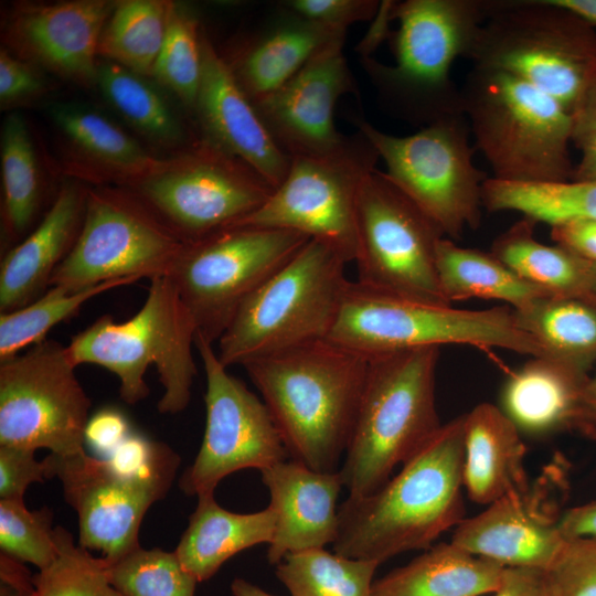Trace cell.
Here are the masks:
<instances>
[{"mask_svg":"<svg viewBox=\"0 0 596 596\" xmlns=\"http://www.w3.org/2000/svg\"><path fill=\"white\" fill-rule=\"evenodd\" d=\"M464 422L465 414L443 424L382 487L341 503L336 553L381 565L429 549L464 520Z\"/></svg>","mask_w":596,"mask_h":596,"instance_id":"obj_1","label":"cell"},{"mask_svg":"<svg viewBox=\"0 0 596 596\" xmlns=\"http://www.w3.org/2000/svg\"><path fill=\"white\" fill-rule=\"evenodd\" d=\"M244 368L290 459L316 471H338L355 422L368 358L322 339Z\"/></svg>","mask_w":596,"mask_h":596,"instance_id":"obj_2","label":"cell"},{"mask_svg":"<svg viewBox=\"0 0 596 596\" xmlns=\"http://www.w3.org/2000/svg\"><path fill=\"white\" fill-rule=\"evenodd\" d=\"M391 36L395 63L362 56V65L385 108L397 118L427 126L465 115L461 88L451 78L487 15V0H406L393 2Z\"/></svg>","mask_w":596,"mask_h":596,"instance_id":"obj_3","label":"cell"},{"mask_svg":"<svg viewBox=\"0 0 596 596\" xmlns=\"http://www.w3.org/2000/svg\"><path fill=\"white\" fill-rule=\"evenodd\" d=\"M438 347L368 358L352 434L340 466L348 497L371 494L441 427L435 401Z\"/></svg>","mask_w":596,"mask_h":596,"instance_id":"obj_4","label":"cell"},{"mask_svg":"<svg viewBox=\"0 0 596 596\" xmlns=\"http://www.w3.org/2000/svg\"><path fill=\"white\" fill-rule=\"evenodd\" d=\"M149 280L146 300L131 318L116 322L110 315L102 316L66 348L76 368L96 364L114 373L120 398L129 405L149 395L145 374L156 365L163 387L158 411L178 414L191 400L196 328L169 277Z\"/></svg>","mask_w":596,"mask_h":596,"instance_id":"obj_5","label":"cell"},{"mask_svg":"<svg viewBox=\"0 0 596 596\" xmlns=\"http://www.w3.org/2000/svg\"><path fill=\"white\" fill-rule=\"evenodd\" d=\"M464 114L475 148L494 179H572V115L553 97L502 71L476 67L462 84Z\"/></svg>","mask_w":596,"mask_h":596,"instance_id":"obj_6","label":"cell"},{"mask_svg":"<svg viewBox=\"0 0 596 596\" xmlns=\"http://www.w3.org/2000/svg\"><path fill=\"white\" fill-rule=\"evenodd\" d=\"M347 264L333 247L310 238L241 304L219 339L221 363L244 366L327 339L350 283Z\"/></svg>","mask_w":596,"mask_h":596,"instance_id":"obj_7","label":"cell"},{"mask_svg":"<svg viewBox=\"0 0 596 596\" xmlns=\"http://www.w3.org/2000/svg\"><path fill=\"white\" fill-rule=\"evenodd\" d=\"M464 58L531 84L572 115L596 66V31L554 0H487Z\"/></svg>","mask_w":596,"mask_h":596,"instance_id":"obj_8","label":"cell"},{"mask_svg":"<svg viewBox=\"0 0 596 596\" xmlns=\"http://www.w3.org/2000/svg\"><path fill=\"white\" fill-rule=\"evenodd\" d=\"M327 339L365 358L444 344L545 356L509 306L457 309L386 295L356 281L349 283Z\"/></svg>","mask_w":596,"mask_h":596,"instance_id":"obj_9","label":"cell"},{"mask_svg":"<svg viewBox=\"0 0 596 596\" xmlns=\"http://www.w3.org/2000/svg\"><path fill=\"white\" fill-rule=\"evenodd\" d=\"M385 162L387 178L451 241L480 224L488 175L473 163L465 115L448 117L408 136L383 132L353 119Z\"/></svg>","mask_w":596,"mask_h":596,"instance_id":"obj_10","label":"cell"},{"mask_svg":"<svg viewBox=\"0 0 596 596\" xmlns=\"http://www.w3.org/2000/svg\"><path fill=\"white\" fill-rule=\"evenodd\" d=\"M309 240L290 230L234 226L185 243L166 276L195 334L219 341L241 304Z\"/></svg>","mask_w":596,"mask_h":596,"instance_id":"obj_11","label":"cell"},{"mask_svg":"<svg viewBox=\"0 0 596 596\" xmlns=\"http://www.w3.org/2000/svg\"><path fill=\"white\" fill-rule=\"evenodd\" d=\"M356 283L386 295L451 306L438 279V226L385 174L363 180L356 203Z\"/></svg>","mask_w":596,"mask_h":596,"instance_id":"obj_12","label":"cell"},{"mask_svg":"<svg viewBox=\"0 0 596 596\" xmlns=\"http://www.w3.org/2000/svg\"><path fill=\"white\" fill-rule=\"evenodd\" d=\"M184 245L137 194L89 190L77 240L50 286L76 290L121 278L166 276Z\"/></svg>","mask_w":596,"mask_h":596,"instance_id":"obj_13","label":"cell"},{"mask_svg":"<svg viewBox=\"0 0 596 596\" xmlns=\"http://www.w3.org/2000/svg\"><path fill=\"white\" fill-rule=\"evenodd\" d=\"M66 345L44 339L0 362V446L84 451L91 400Z\"/></svg>","mask_w":596,"mask_h":596,"instance_id":"obj_14","label":"cell"},{"mask_svg":"<svg viewBox=\"0 0 596 596\" xmlns=\"http://www.w3.org/2000/svg\"><path fill=\"white\" fill-rule=\"evenodd\" d=\"M45 477L61 480L65 501L78 517V544L99 551L107 564L132 552L148 509L168 492L180 457L172 450L140 473L119 471L107 458L81 451L50 454L43 460Z\"/></svg>","mask_w":596,"mask_h":596,"instance_id":"obj_15","label":"cell"},{"mask_svg":"<svg viewBox=\"0 0 596 596\" xmlns=\"http://www.w3.org/2000/svg\"><path fill=\"white\" fill-rule=\"evenodd\" d=\"M379 158L360 131L355 143L343 153L291 158L284 181L259 209L234 226L299 232L327 243L348 263L353 262L358 247V195L364 178L376 169Z\"/></svg>","mask_w":596,"mask_h":596,"instance_id":"obj_16","label":"cell"},{"mask_svg":"<svg viewBox=\"0 0 596 596\" xmlns=\"http://www.w3.org/2000/svg\"><path fill=\"white\" fill-rule=\"evenodd\" d=\"M137 185V195L185 243L234 226L274 191L253 168L210 140Z\"/></svg>","mask_w":596,"mask_h":596,"instance_id":"obj_17","label":"cell"},{"mask_svg":"<svg viewBox=\"0 0 596 596\" xmlns=\"http://www.w3.org/2000/svg\"><path fill=\"white\" fill-rule=\"evenodd\" d=\"M206 377L205 429L199 453L182 473L187 496L214 494L222 479L254 468L259 471L286 460L288 453L264 401L228 373L213 343L195 334Z\"/></svg>","mask_w":596,"mask_h":596,"instance_id":"obj_18","label":"cell"},{"mask_svg":"<svg viewBox=\"0 0 596 596\" xmlns=\"http://www.w3.org/2000/svg\"><path fill=\"white\" fill-rule=\"evenodd\" d=\"M343 43L344 38L332 41L284 85L253 102L269 134L290 159L337 156L358 139V134L339 132L333 118L338 99L358 94Z\"/></svg>","mask_w":596,"mask_h":596,"instance_id":"obj_19","label":"cell"},{"mask_svg":"<svg viewBox=\"0 0 596 596\" xmlns=\"http://www.w3.org/2000/svg\"><path fill=\"white\" fill-rule=\"evenodd\" d=\"M561 482L555 468L546 469L533 486L464 519L451 542L503 567L549 572L566 543L560 529Z\"/></svg>","mask_w":596,"mask_h":596,"instance_id":"obj_20","label":"cell"},{"mask_svg":"<svg viewBox=\"0 0 596 596\" xmlns=\"http://www.w3.org/2000/svg\"><path fill=\"white\" fill-rule=\"evenodd\" d=\"M207 140L242 160L277 188L291 159L276 143L227 62L202 38V75L196 98Z\"/></svg>","mask_w":596,"mask_h":596,"instance_id":"obj_21","label":"cell"},{"mask_svg":"<svg viewBox=\"0 0 596 596\" xmlns=\"http://www.w3.org/2000/svg\"><path fill=\"white\" fill-rule=\"evenodd\" d=\"M276 515L267 560L278 565L296 552L333 544L338 533V498L344 488L340 471H316L284 460L260 471Z\"/></svg>","mask_w":596,"mask_h":596,"instance_id":"obj_22","label":"cell"},{"mask_svg":"<svg viewBox=\"0 0 596 596\" xmlns=\"http://www.w3.org/2000/svg\"><path fill=\"white\" fill-rule=\"evenodd\" d=\"M87 191L66 183L39 225L9 249L0 264V311L26 306L50 287L51 278L79 234Z\"/></svg>","mask_w":596,"mask_h":596,"instance_id":"obj_23","label":"cell"},{"mask_svg":"<svg viewBox=\"0 0 596 596\" xmlns=\"http://www.w3.org/2000/svg\"><path fill=\"white\" fill-rule=\"evenodd\" d=\"M589 374L547 356H531L504 381L498 406L522 435L584 434Z\"/></svg>","mask_w":596,"mask_h":596,"instance_id":"obj_24","label":"cell"},{"mask_svg":"<svg viewBox=\"0 0 596 596\" xmlns=\"http://www.w3.org/2000/svg\"><path fill=\"white\" fill-rule=\"evenodd\" d=\"M115 6L103 0L29 6L17 14L14 31L50 67L79 82L96 81L99 41Z\"/></svg>","mask_w":596,"mask_h":596,"instance_id":"obj_25","label":"cell"},{"mask_svg":"<svg viewBox=\"0 0 596 596\" xmlns=\"http://www.w3.org/2000/svg\"><path fill=\"white\" fill-rule=\"evenodd\" d=\"M464 429V488L470 500L488 505L530 486L522 434L498 405H476L465 414Z\"/></svg>","mask_w":596,"mask_h":596,"instance_id":"obj_26","label":"cell"},{"mask_svg":"<svg viewBox=\"0 0 596 596\" xmlns=\"http://www.w3.org/2000/svg\"><path fill=\"white\" fill-rule=\"evenodd\" d=\"M280 12L231 68L255 102L289 81L317 52L345 38L338 30L309 20L279 4Z\"/></svg>","mask_w":596,"mask_h":596,"instance_id":"obj_27","label":"cell"},{"mask_svg":"<svg viewBox=\"0 0 596 596\" xmlns=\"http://www.w3.org/2000/svg\"><path fill=\"white\" fill-rule=\"evenodd\" d=\"M276 515L268 505L253 513L222 508L214 494L198 497V504L175 549L183 567L199 583L211 578L232 556L273 540Z\"/></svg>","mask_w":596,"mask_h":596,"instance_id":"obj_28","label":"cell"},{"mask_svg":"<svg viewBox=\"0 0 596 596\" xmlns=\"http://www.w3.org/2000/svg\"><path fill=\"white\" fill-rule=\"evenodd\" d=\"M504 567L462 547L439 543L374 581L373 596H481L501 584Z\"/></svg>","mask_w":596,"mask_h":596,"instance_id":"obj_29","label":"cell"},{"mask_svg":"<svg viewBox=\"0 0 596 596\" xmlns=\"http://www.w3.org/2000/svg\"><path fill=\"white\" fill-rule=\"evenodd\" d=\"M441 291L449 304L472 298L500 300L520 310L551 295L528 283L491 252L462 247L443 237L436 248Z\"/></svg>","mask_w":596,"mask_h":596,"instance_id":"obj_30","label":"cell"},{"mask_svg":"<svg viewBox=\"0 0 596 596\" xmlns=\"http://www.w3.org/2000/svg\"><path fill=\"white\" fill-rule=\"evenodd\" d=\"M514 312L519 326L539 342L547 358L585 373L595 368L596 304L546 295Z\"/></svg>","mask_w":596,"mask_h":596,"instance_id":"obj_31","label":"cell"},{"mask_svg":"<svg viewBox=\"0 0 596 596\" xmlns=\"http://www.w3.org/2000/svg\"><path fill=\"white\" fill-rule=\"evenodd\" d=\"M535 224L522 217L493 241L490 252L518 276L553 296L587 299L589 262L561 245L539 242Z\"/></svg>","mask_w":596,"mask_h":596,"instance_id":"obj_32","label":"cell"},{"mask_svg":"<svg viewBox=\"0 0 596 596\" xmlns=\"http://www.w3.org/2000/svg\"><path fill=\"white\" fill-rule=\"evenodd\" d=\"M482 206L490 212L513 211L552 227L596 221V181L511 182L488 178Z\"/></svg>","mask_w":596,"mask_h":596,"instance_id":"obj_33","label":"cell"},{"mask_svg":"<svg viewBox=\"0 0 596 596\" xmlns=\"http://www.w3.org/2000/svg\"><path fill=\"white\" fill-rule=\"evenodd\" d=\"M53 119L77 149L120 179L137 184L168 163L150 156L114 123L93 110L57 106Z\"/></svg>","mask_w":596,"mask_h":596,"instance_id":"obj_34","label":"cell"},{"mask_svg":"<svg viewBox=\"0 0 596 596\" xmlns=\"http://www.w3.org/2000/svg\"><path fill=\"white\" fill-rule=\"evenodd\" d=\"M171 4L158 0L116 4L103 31L98 54L135 74L151 75L167 34Z\"/></svg>","mask_w":596,"mask_h":596,"instance_id":"obj_35","label":"cell"},{"mask_svg":"<svg viewBox=\"0 0 596 596\" xmlns=\"http://www.w3.org/2000/svg\"><path fill=\"white\" fill-rule=\"evenodd\" d=\"M379 563L350 558L324 549L290 553L276 565V576L291 596H373Z\"/></svg>","mask_w":596,"mask_h":596,"instance_id":"obj_36","label":"cell"},{"mask_svg":"<svg viewBox=\"0 0 596 596\" xmlns=\"http://www.w3.org/2000/svg\"><path fill=\"white\" fill-rule=\"evenodd\" d=\"M3 228L10 241L21 237L35 219L41 202L40 178L28 127L9 115L1 131Z\"/></svg>","mask_w":596,"mask_h":596,"instance_id":"obj_37","label":"cell"},{"mask_svg":"<svg viewBox=\"0 0 596 596\" xmlns=\"http://www.w3.org/2000/svg\"><path fill=\"white\" fill-rule=\"evenodd\" d=\"M138 280L132 277L121 278L76 290L63 286H50L26 306L1 313L0 362L43 341L53 327L74 316L92 298Z\"/></svg>","mask_w":596,"mask_h":596,"instance_id":"obj_38","label":"cell"},{"mask_svg":"<svg viewBox=\"0 0 596 596\" xmlns=\"http://www.w3.org/2000/svg\"><path fill=\"white\" fill-rule=\"evenodd\" d=\"M96 81L108 102L141 134L164 145L181 142L177 119L137 74L113 62L98 66Z\"/></svg>","mask_w":596,"mask_h":596,"instance_id":"obj_39","label":"cell"},{"mask_svg":"<svg viewBox=\"0 0 596 596\" xmlns=\"http://www.w3.org/2000/svg\"><path fill=\"white\" fill-rule=\"evenodd\" d=\"M57 556L33 576L34 596H124L110 583L107 563L76 545L64 528H55Z\"/></svg>","mask_w":596,"mask_h":596,"instance_id":"obj_40","label":"cell"},{"mask_svg":"<svg viewBox=\"0 0 596 596\" xmlns=\"http://www.w3.org/2000/svg\"><path fill=\"white\" fill-rule=\"evenodd\" d=\"M107 567L111 585L124 596H194L199 583L175 552L157 547L139 546Z\"/></svg>","mask_w":596,"mask_h":596,"instance_id":"obj_41","label":"cell"},{"mask_svg":"<svg viewBox=\"0 0 596 596\" xmlns=\"http://www.w3.org/2000/svg\"><path fill=\"white\" fill-rule=\"evenodd\" d=\"M198 21L171 4L167 34L152 74L188 106L195 107L202 75Z\"/></svg>","mask_w":596,"mask_h":596,"instance_id":"obj_42","label":"cell"},{"mask_svg":"<svg viewBox=\"0 0 596 596\" xmlns=\"http://www.w3.org/2000/svg\"><path fill=\"white\" fill-rule=\"evenodd\" d=\"M53 512L44 507L30 511L24 501L0 500V550L40 570L57 556Z\"/></svg>","mask_w":596,"mask_h":596,"instance_id":"obj_43","label":"cell"},{"mask_svg":"<svg viewBox=\"0 0 596 596\" xmlns=\"http://www.w3.org/2000/svg\"><path fill=\"white\" fill-rule=\"evenodd\" d=\"M547 573L562 596H596V540H566Z\"/></svg>","mask_w":596,"mask_h":596,"instance_id":"obj_44","label":"cell"},{"mask_svg":"<svg viewBox=\"0 0 596 596\" xmlns=\"http://www.w3.org/2000/svg\"><path fill=\"white\" fill-rule=\"evenodd\" d=\"M280 6L309 20L344 31L352 23L375 18L381 7L375 0H286Z\"/></svg>","mask_w":596,"mask_h":596,"instance_id":"obj_45","label":"cell"},{"mask_svg":"<svg viewBox=\"0 0 596 596\" xmlns=\"http://www.w3.org/2000/svg\"><path fill=\"white\" fill-rule=\"evenodd\" d=\"M34 454L29 448L0 446V500L24 501L26 488L44 481V464Z\"/></svg>","mask_w":596,"mask_h":596,"instance_id":"obj_46","label":"cell"},{"mask_svg":"<svg viewBox=\"0 0 596 596\" xmlns=\"http://www.w3.org/2000/svg\"><path fill=\"white\" fill-rule=\"evenodd\" d=\"M129 435L125 416L113 408L95 413L85 428V443L96 451L108 456Z\"/></svg>","mask_w":596,"mask_h":596,"instance_id":"obj_47","label":"cell"},{"mask_svg":"<svg viewBox=\"0 0 596 596\" xmlns=\"http://www.w3.org/2000/svg\"><path fill=\"white\" fill-rule=\"evenodd\" d=\"M42 84L39 77L7 51L0 53V100L10 103L35 94Z\"/></svg>","mask_w":596,"mask_h":596,"instance_id":"obj_48","label":"cell"},{"mask_svg":"<svg viewBox=\"0 0 596 596\" xmlns=\"http://www.w3.org/2000/svg\"><path fill=\"white\" fill-rule=\"evenodd\" d=\"M572 143L578 147L596 135V66L573 113Z\"/></svg>","mask_w":596,"mask_h":596,"instance_id":"obj_49","label":"cell"},{"mask_svg":"<svg viewBox=\"0 0 596 596\" xmlns=\"http://www.w3.org/2000/svg\"><path fill=\"white\" fill-rule=\"evenodd\" d=\"M547 572L528 567H504L500 586L492 596H539Z\"/></svg>","mask_w":596,"mask_h":596,"instance_id":"obj_50","label":"cell"},{"mask_svg":"<svg viewBox=\"0 0 596 596\" xmlns=\"http://www.w3.org/2000/svg\"><path fill=\"white\" fill-rule=\"evenodd\" d=\"M33 576L23 562L0 554V596H34Z\"/></svg>","mask_w":596,"mask_h":596,"instance_id":"obj_51","label":"cell"},{"mask_svg":"<svg viewBox=\"0 0 596 596\" xmlns=\"http://www.w3.org/2000/svg\"><path fill=\"white\" fill-rule=\"evenodd\" d=\"M560 529L566 540H596V499L564 511Z\"/></svg>","mask_w":596,"mask_h":596,"instance_id":"obj_52","label":"cell"},{"mask_svg":"<svg viewBox=\"0 0 596 596\" xmlns=\"http://www.w3.org/2000/svg\"><path fill=\"white\" fill-rule=\"evenodd\" d=\"M581 150V158L576 166L572 179L578 181H596V135L585 140L577 147Z\"/></svg>","mask_w":596,"mask_h":596,"instance_id":"obj_53","label":"cell"},{"mask_svg":"<svg viewBox=\"0 0 596 596\" xmlns=\"http://www.w3.org/2000/svg\"><path fill=\"white\" fill-rule=\"evenodd\" d=\"M585 428L584 434L596 439V365L593 374H589L584 394Z\"/></svg>","mask_w":596,"mask_h":596,"instance_id":"obj_54","label":"cell"},{"mask_svg":"<svg viewBox=\"0 0 596 596\" xmlns=\"http://www.w3.org/2000/svg\"><path fill=\"white\" fill-rule=\"evenodd\" d=\"M596 28V0H554Z\"/></svg>","mask_w":596,"mask_h":596,"instance_id":"obj_55","label":"cell"},{"mask_svg":"<svg viewBox=\"0 0 596 596\" xmlns=\"http://www.w3.org/2000/svg\"><path fill=\"white\" fill-rule=\"evenodd\" d=\"M233 596H274L243 578H235L231 584Z\"/></svg>","mask_w":596,"mask_h":596,"instance_id":"obj_56","label":"cell"},{"mask_svg":"<svg viewBox=\"0 0 596 596\" xmlns=\"http://www.w3.org/2000/svg\"><path fill=\"white\" fill-rule=\"evenodd\" d=\"M587 299L596 304V265L592 263H589Z\"/></svg>","mask_w":596,"mask_h":596,"instance_id":"obj_57","label":"cell"},{"mask_svg":"<svg viewBox=\"0 0 596 596\" xmlns=\"http://www.w3.org/2000/svg\"><path fill=\"white\" fill-rule=\"evenodd\" d=\"M539 596H562L560 589L555 585V583L550 577L549 573L546 574L545 581L543 583V586L541 588Z\"/></svg>","mask_w":596,"mask_h":596,"instance_id":"obj_58","label":"cell"},{"mask_svg":"<svg viewBox=\"0 0 596 596\" xmlns=\"http://www.w3.org/2000/svg\"><path fill=\"white\" fill-rule=\"evenodd\" d=\"M587 259L589 263L596 265V235L588 251Z\"/></svg>","mask_w":596,"mask_h":596,"instance_id":"obj_59","label":"cell"}]
</instances>
